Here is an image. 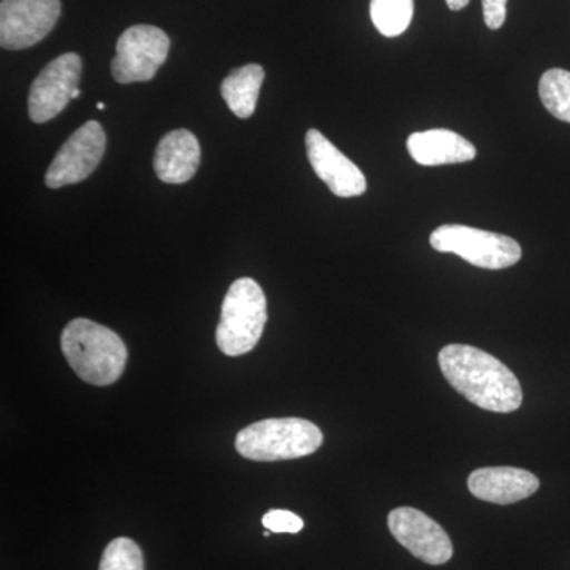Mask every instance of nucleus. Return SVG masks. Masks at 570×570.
Here are the masks:
<instances>
[{
    "label": "nucleus",
    "mask_w": 570,
    "mask_h": 570,
    "mask_svg": "<svg viewBox=\"0 0 570 570\" xmlns=\"http://www.w3.org/2000/svg\"><path fill=\"white\" fill-rule=\"evenodd\" d=\"M438 360L449 384L474 406L509 414L523 403L519 379L497 356L466 344H450Z\"/></svg>",
    "instance_id": "f257e3e1"
},
{
    "label": "nucleus",
    "mask_w": 570,
    "mask_h": 570,
    "mask_svg": "<svg viewBox=\"0 0 570 570\" xmlns=\"http://www.w3.org/2000/svg\"><path fill=\"white\" fill-rule=\"evenodd\" d=\"M61 348L77 376L97 387L115 384L126 370L121 337L89 318H75L63 328Z\"/></svg>",
    "instance_id": "f03ea898"
},
{
    "label": "nucleus",
    "mask_w": 570,
    "mask_h": 570,
    "mask_svg": "<svg viewBox=\"0 0 570 570\" xmlns=\"http://www.w3.org/2000/svg\"><path fill=\"white\" fill-rule=\"evenodd\" d=\"M324 444L321 428L305 419H266L239 431L235 448L253 461L303 459Z\"/></svg>",
    "instance_id": "7ed1b4c3"
},
{
    "label": "nucleus",
    "mask_w": 570,
    "mask_h": 570,
    "mask_svg": "<svg viewBox=\"0 0 570 570\" xmlns=\"http://www.w3.org/2000/svg\"><path fill=\"white\" fill-rule=\"evenodd\" d=\"M266 321V298L261 285L250 277L235 281L220 309L216 330L217 347L227 356L247 354L264 335Z\"/></svg>",
    "instance_id": "20e7f679"
},
{
    "label": "nucleus",
    "mask_w": 570,
    "mask_h": 570,
    "mask_svg": "<svg viewBox=\"0 0 570 570\" xmlns=\"http://www.w3.org/2000/svg\"><path fill=\"white\" fill-rule=\"evenodd\" d=\"M438 253L456 254L468 264L485 269H504L519 264L521 246L510 236L468 225H441L430 236Z\"/></svg>",
    "instance_id": "39448f33"
},
{
    "label": "nucleus",
    "mask_w": 570,
    "mask_h": 570,
    "mask_svg": "<svg viewBox=\"0 0 570 570\" xmlns=\"http://www.w3.org/2000/svg\"><path fill=\"white\" fill-rule=\"evenodd\" d=\"M168 51L170 39L163 29L149 24L132 26L116 43L112 78L121 85L153 80L167 61Z\"/></svg>",
    "instance_id": "423d86ee"
},
{
    "label": "nucleus",
    "mask_w": 570,
    "mask_h": 570,
    "mask_svg": "<svg viewBox=\"0 0 570 570\" xmlns=\"http://www.w3.org/2000/svg\"><path fill=\"white\" fill-rule=\"evenodd\" d=\"M61 17V0H2L0 45L3 50H26L40 43Z\"/></svg>",
    "instance_id": "0eeeda50"
},
{
    "label": "nucleus",
    "mask_w": 570,
    "mask_h": 570,
    "mask_svg": "<svg viewBox=\"0 0 570 570\" xmlns=\"http://www.w3.org/2000/svg\"><path fill=\"white\" fill-rule=\"evenodd\" d=\"M107 137L102 126L96 121L86 122L70 135L45 175V184L50 189L85 181L99 167L102 160Z\"/></svg>",
    "instance_id": "6e6552de"
},
{
    "label": "nucleus",
    "mask_w": 570,
    "mask_h": 570,
    "mask_svg": "<svg viewBox=\"0 0 570 570\" xmlns=\"http://www.w3.org/2000/svg\"><path fill=\"white\" fill-rule=\"evenodd\" d=\"M82 61L77 52H66L48 63L29 91V118L36 124L51 121L73 100L80 85Z\"/></svg>",
    "instance_id": "1a4fd4ad"
},
{
    "label": "nucleus",
    "mask_w": 570,
    "mask_h": 570,
    "mask_svg": "<svg viewBox=\"0 0 570 570\" xmlns=\"http://www.w3.org/2000/svg\"><path fill=\"white\" fill-rule=\"evenodd\" d=\"M393 538L420 561L441 566L452 560L453 546L448 532L426 513L414 508H397L389 515Z\"/></svg>",
    "instance_id": "9d476101"
},
{
    "label": "nucleus",
    "mask_w": 570,
    "mask_h": 570,
    "mask_svg": "<svg viewBox=\"0 0 570 570\" xmlns=\"http://www.w3.org/2000/svg\"><path fill=\"white\" fill-rule=\"evenodd\" d=\"M306 153L313 170L336 197H360L366 193L363 171L317 129L307 130Z\"/></svg>",
    "instance_id": "9b49d317"
},
{
    "label": "nucleus",
    "mask_w": 570,
    "mask_h": 570,
    "mask_svg": "<svg viewBox=\"0 0 570 570\" xmlns=\"http://www.w3.org/2000/svg\"><path fill=\"white\" fill-rule=\"evenodd\" d=\"M539 487V479L532 472L509 466L478 469L468 479V489L475 498L499 505L523 501Z\"/></svg>",
    "instance_id": "f8f14e48"
},
{
    "label": "nucleus",
    "mask_w": 570,
    "mask_h": 570,
    "mask_svg": "<svg viewBox=\"0 0 570 570\" xmlns=\"http://www.w3.org/2000/svg\"><path fill=\"white\" fill-rule=\"evenodd\" d=\"M200 165V145L186 129L174 130L159 141L154 156V170L160 181L183 184L193 179Z\"/></svg>",
    "instance_id": "ddd939ff"
},
{
    "label": "nucleus",
    "mask_w": 570,
    "mask_h": 570,
    "mask_svg": "<svg viewBox=\"0 0 570 570\" xmlns=\"http://www.w3.org/2000/svg\"><path fill=\"white\" fill-rule=\"evenodd\" d=\"M407 151L423 167L471 163L478 156L471 141L448 129L412 134L407 138Z\"/></svg>",
    "instance_id": "4468645a"
},
{
    "label": "nucleus",
    "mask_w": 570,
    "mask_h": 570,
    "mask_svg": "<svg viewBox=\"0 0 570 570\" xmlns=\"http://www.w3.org/2000/svg\"><path fill=\"white\" fill-rule=\"evenodd\" d=\"M264 80L265 70L258 63L239 67L225 78L220 85V94L235 116L247 119L254 115Z\"/></svg>",
    "instance_id": "2eb2a0df"
},
{
    "label": "nucleus",
    "mask_w": 570,
    "mask_h": 570,
    "mask_svg": "<svg viewBox=\"0 0 570 570\" xmlns=\"http://www.w3.org/2000/svg\"><path fill=\"white\" fill-rule=\"evenodd\" d=\"M371 20L384 37L407 31L414 17V0H371Z\"/></svg>",
    "instance_id": "dca6fc26"
},
{
    "label": "nucleus",
    "mask_w": 570,
    "mask_h": 570,
    "mask_svg": "<svg viewBox=\"0 0 570 570\" xmlns=\"http://www.w3.org/2000/svg\"><path fill=\"white\" fill-rule=\"evenodd\" d=\"M539 96L550 115L570 124V71L547 70L539 81Z\"/></svg>",
    "instance_id": "f3484780"
},
{
    "label": "nucleus",
    "mask_w": 570,
    "mask_h": 570,
    "mask_svg": "<svg viewBox=\"0 0 570 570\" xmlns=\"http://www.w3.org/2000/svg\"><path fill=\"white\" fill-rule=\"evenodd\" d=\"M99 570H145L142 551L132 539L111 540L104 551Z\"/></svg>",
    "instance_id": "a211bd4d"
},
{
    "label": "nucleus",
    "mask_w": 570,
    "mask_h": 570,
    "mask_svg": "<svg viewBox=\"0 0 570 570\" xmlns=\"http://www.w3.org/2000/svg\"><path fill=\"white\" fill-rule=\"evenodd\" d=\"M262 523L266 530L276 532V534H283V532H288V534H296L303 530L305 523L299 519L298 515H295L294 512H288V510H269L262 519Z\"/></svg>",
    "instance_id": "6ab92c4d"
},
{
    "label": "nucleus",
    "mask_w": 570,
    "mask_h": 570,
    "mask_svg": "<svg viewBox=\"0 0 570 570\" xmlns=\"http://www.w3.org/2000/svg\"><path fill=\"white\" fill-rule=\"evenodd\" d=\"M483 18L491 31H498L504 26L508 14V0H482Z\"/></svg>",
    "instance_id": "aec40b11"
},
{
    "label": "nucleus",
    "mask_w": 570,
    "mask_h": 570,
    "mask_svg": "<svg viewBox=\"0 0 570 570\" xmlns=\"http://www.w3.org/2000/svg\"><path fill=\"white\" fill-rule=\"evenodd\" d=\"M450 10L460 11L468 7L469 0H445Z\"/></svg>",
    "instance_id": "412c9836"
},
{
    "label": "nucleus",
    "mask_w": 570,
    "mask_h": 570,
    "mask_svg": "<svg viewBox=\"0 0 570 570\" xmlns=\"http://www.w3.org/2000/svg\"><path fill=\"white\" fill-rule=\"evenodd\" d=\"M81 96V89L78 88V89H75V92H73V99H78V97Z\"/></svg>",
    "instance_id": "4be33fe9"
},
{
    "label": "nucleus",
    "mask_w": 570,
    "mask_h": 570,
    "mask_svg": "<svg viewBox=\"0 0 570 570\" xmlns=\"http://www.w3.org/2000/svg\"><path fill=\"white\" fill-rule=\"evenodd\" d=\"M97 108H99V110H104L105 104L104 102L97 104Z\"/></svg>",
    "instance_id": "5701e85b"
}]
</instances>
